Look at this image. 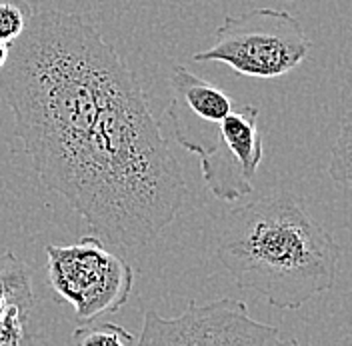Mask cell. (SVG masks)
I'll list each match as a JSON object with an SVG mask.
<instances>
[{"label":"cell","mask_w":352,"mask_h":346,"mask_svg":"<svg viewBox=\"0 0 352 346\" xmlns=\"http://www.w3.org/2000/svg\"><path fill=\"white\" fill-rule=\"evenodd\" d=\"M0 92L38 180L104 240L142 246L175 222L182 166L136 74L80 14L34 12Z\"/></svg>","instance_id":"1"},{"label":"cell","mask_w":352,"mask_h":346,"mask_svg":"<svg viewBox=\"0 0 352 346\" xmlns=\"http://www.w3.org/2000/svg\"><path fill=\"white\" fill-rule=\"evenodd\" d=\"M217 255L241 288L280 310H296L332 288L340 246L298 198L278 193L224 218Z\"/></svg>","instance_id":"2"},{"label":"cell","mask_w":352,"mask_h":346,"mask_svg":"<svg viewBox=\"0 0 352 346\" xmlns=\"http://www.w3.org/2000/svg\"><path fill=\"white\" fill-rule=\"evenodd\" d=\"M310 39L296 17L276 8H256L226 17L208 48L195 63H222L248 78L274 80L305 63Z\"/></svg>","instance_id":"3"},{"label":"cell","mask_w":352,"mask_h":346,"mask_svg":"<svg viewBox=\"0 0 352 346\" xmlns=\"http://www.w3.org/2000/svg\"><path fill=\"white\" fill-rule=\"evenodd\" d=\"M46 274L58 299L74 308L78 321L118 312L134 288V270L96 237L46 246Z\"/></svg>","instance_id":"4"},{"label":"cell","mask_w":352,"mask_h":346,"mask_svg":"<svg viewBox=\"0 0 352 346\" xmlns=\"http://www.w3.org/2000/svg\"><path fill=\"white\" fill-rule=\"evenodd\" d=\"M136 346H300V343L276 326L254 321L242 301L219 299L204 304L192 301L170 318L148 310Z\"/></svg>","instance_id":"5"},{"label":"cell","mask_w":352,"mask_h":346,"mask_svg":"<svg viewBox=\"0 0 352 346\" xmlns=\"http://www.w3.org/2000/svg\"><path fill=\"white\" fill-rule=\"evenodd\" d=\"M208 136L175 134V140L200 158V171L212 195L234 202L254 191V178L263 162L264 144L258 129V109L252 105L234 110Z\"/></svg>","instance_id":"6"},{"label":"cell","mask_w":352,"mask_h":346,"mask_svg":"<svg viewBox=\"0 0 352 346\" xmlns=\"http://www.w3.org/2000/svg\"><path fill=\"white\" fill-rule=\"evenodd\" d=\"M170 90L173 98L168 105L198 122L219 125L234 110L232 98L224 90L182 65H173L170 68Z\"/></svg>","instance_id":"7"},{"label":"cell","mask_w":352,"mask_h":346,"mask_svg":"<svg viewBox=\"0 0 352 346\" xmlns=\"http://www.w3.org/2000/svg\"><path fill=\"white\" fill-rule=\"evenodd\" d=\"M12 306L34 310L32 268L6 250L0 255V312Z\"/></svg>","instance_id":"8"},{"label":"cell","mask_w":352,"mask_h":346,"mask_svg":"<svg viewBox=\"0 0 352 346\" xmlns=\"http://www.w3.org/2000/svg\"><path fill=\"white\" fill-rule=\"evenodd\" d=\"M74 346H136L138 338L114 323H90L72 332Z\"/></svg>","instance_id":"9"},{"label":"cell","mask_w":352,"mask_h":346,"mask_svg":"<svg viewBox=\"0 0 352 346\" xmlns=\"http://www.w3.org/2000/svg\"><path fill=\"white\" fill-rule=\"evenodd\" d=\"M32 14L28 0H0V41L12 46L26 32Z\"/></svg>","instance_id":"10"},{"label":"cell","mask_w":352,"mask_h":346,"mask_svg":"<svg viewBox=\"0 0 352 346\" xmlns=\"http://www.w3.org/2000/svg\"><path fill=\"white\" fill-rule=\"evenodd\" d=\"M329 173L334 182L352 186V118L340 125V132L332 147Z\"/></svg>","instance_id":"11"},{"label":"cell","mask_w":352,"mask_h":346,"mask_svg":"<svg viewBox=\"0 0 352 346\" xmlns=\"http://www.w3.org/2000/svg\"><path fill=\"white\" fill-rule=\"evenodd\" d=\"M32 310L12 306L0 312V346H26V326Z\"/></svg>","instance_id":"12"},{"label":"cell","mask_w":352,"mask_h":346,"mask_svg":"<svg viewBox=\"0 0 352 346\" xmlns=\"http://www.w3.org/2000/svg\"><path fill=\"white\" fill-rule=\"evenodd\" d=\"M8 56H10V44L0 41V72L6 66V63H8Z\"/></svg>","instance_id":"13"}]
</instances>
